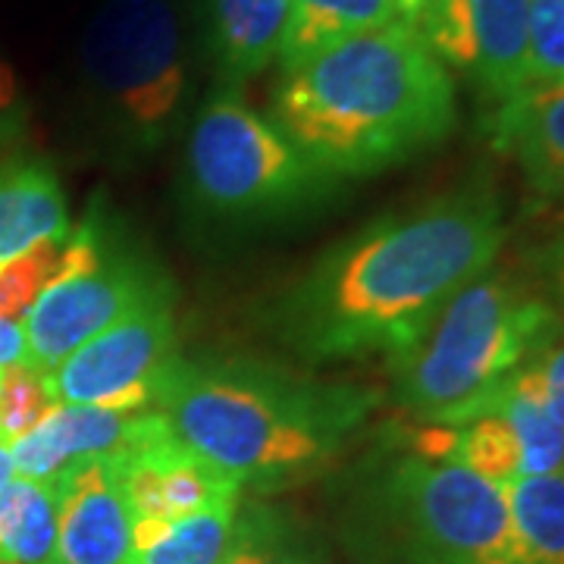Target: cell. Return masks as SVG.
<instances>
[{"label": "cell", "mask_w": 564, "mask_h": 564, "mask_svg": "<svg viewBox=\"0 0 564 564\" xmlns=\"http://www.w3.org/2000/svg\"><path fill=\"white\" fill-rule=\"evenodd\" d=\"M545 273H549L552 289H555V299H558V304H562L564 311V239L545 251Z\"/></svg>", "instance_id": "cell-31"}, {"label": "cell", "mask_w": 564, "mask_h": 564, "mask_svg": "<svg viewBox=\"0 0 564 564\" xmlns=\"http://www.w3.org/2000/svg\"><path fill=\"white\" fill-rule=\"evenodd\" d=\"M61 536L57 480L13 477L0 489V564H54Z\"/></svg>", "instance_id": "cell-18"}, {"label": "cell", "mask_w": 564, "mask_h": 564, "mask_svg": "<svg viewBox=\"0 0 564 564\" xmlns=\"http://www.w3.org/2000/svg\"><path fill=\"white\" fill-rule=\"evenodd\" d=\"M445 3L448 0H395L402 22L408 29H414L421 39H426V32L440 22Z\"/></svg>", "instance_id": "cell-29"}, {"label": "cell", "mask_w": 564, "mask_h": 564, "mask_svg": "<svg viewBox=\"0 0 564 564\" xmlns=\"http://www.w3.org/2000/svg\"><path fill=\"white\" fill-rule=\"evenodd\" d=\"M236 564H329L321 549L304 540L280 511L267 505L239 508L236 543H232Z\"/></svg>", "instance_id": "cell-23"}, {"label": "cell", "mask_w": 564, "mask_h": 564, "mask_svg": "<svg viewBox=\"0 0 564 564\" xmlns=\"http://www.w3.org/2000/svg\"><path fill=\"white\" fill-rule=\"evenodd\" d=\"M562 326L552 304L505 270H484L402 351L389 355L392 399L423 423H462Z\"/></svg>", "instance_id": "cell-5"}, {"label": "cell", "mask_w": 564, "mask_h": 564, "mask_svg": "<svg viewBox=\"0 0 564 564\" xmlns=\"http://www.w3.org/2000/svg\"><path fill=\"white\" fill-rule=\"evenodd\" d=\"M66 273V239L41 242L0 267V321L20 323L29 307Z\"/></svg>", "instance_id": "cell-24"}, {"label": "cell", "mask_w": 564, "mask_h": 564, "mask_svg": "<svg viewBox=\"0 0 564 564\" xmlns=\"http://www.w3.org/2000/svg\"><path fill=\"white\" fill-rule=\"evenodd\" d=\"M173 436L163 411H110L54 404L44 421L10 445L17 477L57 480L63 470L95 458H132Z\"/></svg>", "instance_id": "cell-10"}, {"label": "cell", "mask_w": 564, "mask_h": 564, "mask_svg": "<svg viewBox=\"0 0 564 564\" xmlns=\"http://www.w3.org/2000/svg\"><path fill=\"white\" fill-rule=\"evenodd\" d=\"M25 361V336L20 323L0 321V367Z\"/></svg>", "instance_id": "cell-30"}, {"label": "cell", "mask_w": 564, "mask_h": 564, "mask_svg": "<svg viewBox=\"0 0 564 564\" xmlns=\"http://www.w3.org/2000/svg\"><path fill=\"white\" fill-rule=\"evenodd\" d=\"M527 76H530V85L564 82V0L530 3Z\"/></svg>", "instance_id": "cell-26"}, {"label": "cell", "mask_w": 564, "mask_h": 564, "mask_svg": "<svg viewBox=\"0 0 564 564\" xmlns=\"http://www.w3.org/2000/svg\"><path fill=\"white\" fill-rule=\"evenodd\" d=\"M443 462L462 464L489 484H511L521 477V445L505 417L486 411L470 421L443 423Z\"/></svg>", "instance_id": "cell-22"}, {"label": "cell", "mask_w": 564, "mask_h": 564, "mask_svg": "<svg viewBox=\"0 0 564 564\" xmlns=\"http://www.w3.org/2000/svg\"><path fill=\"white\" fill-rule=\"evenodd\" d=\"M17 477V464H13V452H10V445L0 443V489L10 484Z\"/></svg>", "instance_id": "cell-32"}, {"label": "cell", "mask_w": 564, "mask_h": 564, "mask_svg": "<svg viewBox=\"0 0 564 564\" xmlns=\"http://www.w3.org/2000/svg\"><path fill=\"white\" fill-rule=\"evenodd\" d=\"M326 176L270 117L220 85L198 107L185 141V188L214 220H270L304 210L329 192Z\"/></svg>", "instance_id": "cell-7"}, {"label": "cell", "mask_w": 564, "mask_h": 564, "mask_svg": "<svg viewBox=\"0 0 564 564\" xmlns=\"http://www.w3.org/2000/svg\"><path fill=\"white\" fill-rule=\"evenodd\" d=\"M29 101L22 95L17 69L0 57V161L20 158V148L29 139Z\"/></svg>", "instance_id": "cell-27"}, {"label": "cell", "mask_w": 564, "mask_h": 564, "mask_svg": "<svg viewBox=\"0 0 564 564\" xmlns=\"http://www.w3.org/2000/svg\"><path fill=\"white\" fill-rule=\"evenodd\" d=\"M242 502H223L166 524H135V564H223L236 543Z\"/></svg>", "instance_id": "cell-19"}, {"label": "cell", "mask_w": 564, "mask_h": 564, "mask_svg": "<svg viewBox=\"0 0 564 564\" xmlns=\"http://www.w3.org/2000/svg\"><path fill=\"white\" fill-rule=\"evenodd\" d=\"M223 564H236V562H232V552H229V555H226V562H223Z\"/></svg>", "instance_id": "cell-33"}, {"label": "cell", "mask_w": 564, "mask_h": 564, "mask_svg": "<svg viewBox=\"0 0 564 564\" xmlns=\"http://www.w3.org/2000/svg\"><path fill=\"white\" fill-rule=\"evenodd\" d=\"M530 3L533 0H462L470 39L467 76L489 101L502 104L530 85Z\"/></svg>", "instance_id": "cell-15"}, {"label": "cell", "mask_w": 564, "mask_h": 564, "mask_svg": "<svg viewBox=\"0 0 564 564\" xmlns=\"http://www.w3.org/2000/svg\"><path fill=\"white\" fill-rule=\"evenodd\" d=\"M505 245L502 204L474 182L329 248L276 302L273 326L304 361L395 355Z\"/></svg>", "instance_id": "cell-1"}, {"label": "cell", "mask_w": 564, "mask_h": 564, "mask_svg": "<svg viewBox=\"0 0 564 564\" xmlns=\"http://www.w3.org/2000/svg\"><path fill=\"white\" fill-rule=\"evenodd\" d=\"M57 404L47 373L32 364L0 367V443L13 445L29 436Z\"/></svg>", "instance_id": "cell-25"}, {"label": "cell", "mask_w": 564, "mask_h": 564, "mask_svg": "<svg viewBox=\"0 0 564 564\" xmlns=\"http://www.w3.org/2000/svg\"><path fill=\"white\" fill-rule=\"evenodd\" d=\"M163 292L173 289L154 263L110 248L98 267L61 276L29 307L22 317L25 364L51 373L88 339Z\"/></svg>", "instance_id": "cell-9"}, {"label": "cell", "mask_w": 564, "mask_h": 564, "mask_svg": "<svg viewBox=\"0 0 564 564\" xmlns=\"http://www.w3.org/2000/svg\"><path fill=\"white\" fill-rule=\"evenodd\" d=\"M533 367L540 373L545 389V402L552 408L555 421L564 426V326L533 355Z\"/></svg>", "instance_id": "cell-28"}, {"label": "cell", "mask_w": 564, "mask_h": 564, "mask_svg": "<svg viewBox=\"0 0 564 564\" xmlns=\"http://www.w3.org/2000/svg\"><path fill=\"white\" fill-rule=\"evenodd\" d=\"M505 417L521 445V477L564 470V426L545 402V389L533 364L511 373L480 408Z\"/></svg>", "instance_id": "cell-17"}, {"label": "cell", "mask_w": 564, "mask_h": 564, "mask_svg": "<svg viewBox=\"0 0 564 564\" xmlns=\"http://www.w3.org/2000/svg\"><path fill=\"white\" fill-rule=\"evenodd\" d=\"M377 404V392L321 383L261 361H185L163 386L176 440L242 486H285L333 464Z\"/></svg>", "instance_id": "cell-3"}, {"label": "cell", "mask_w": 564, "mask_h": 564, "mask_svg": "<svg viewBox=\"0 0 564 564\" xmlns=\"http://www.w3.org/2000/svg\"><path fill=\"white\" fill-rule=\"evenodd\" d=\"M180 361L173 292H163L76 348L47 380L57 404L154 411Z\"/></svg>", "instance_id": "cell-8"}, {"label": "cell", "mask_w": 564, "mask_h": 564, "mask_svg": "<svg viewBox=\"0 0 564 564\" xmlns=\"http://www.w3.org/2000/svg\"><path fill=\"white\" fill-rule=\"evenodd\" d=\"M82 82L129 158L163 148L192 95L185 17L176 0H101L79 41Z\"/></svg>", "instance_id": "cell-6"}, {"label": "cell", "mask_w": 564, "mask_h": 564, "mask_svg": "<svg viewBox=\"0 0 564 564\" xmlns=\"http://www.w3.org/2000/svg\"><path fill=\"white\" fill-rule=\"evenodd\" d=\"M61 536L54 564H135V518L126 499L120 458L82 462L57 477Z\"/></svg>", "instance_id": "cell-11"}, {"label": "cell", "mask_w": 564, "mask_h": 564, "mask_svg": "<svg viewBox=\"0 0 564 564\" xmlns=\"http://www.w3.org/2000/svg\"><path fill=\"white\" fill-rule=\"evenodd\" d=\"M292 0H207V35L217 79L242 88L276 61Z\"/></svg>", "instance_id": "cell-16"}, {"label": "cell", "mask_w": 564, "mask_h": 564, "mask_svg": "<svg viewBox=\"0 0 564 564\" xmlns=\"http://www.w3.org/2000/svg\"><path fill=\"white\" fill-rule=\"evenodd\" d=\"M270 120L326 176H370L443 144L458 91L426 41L392 22L285 66Z\"/></svg>", "instance_id": "cell-2"}, {"label": "cell", "mask_w": 564, "mask_h": 564, "mask_svg": "<svg viewBox=\"0 0 564 564\" xmlns=\"http://www.w3.org/2000/svg\"><path fill=\"white\" fill-rule=\"evenodd\" d=\"M489 139L543 198H564V82L527 85L496 104Z\"/></svg>", "instance_id": "cell-13"}, {"label": "cell", "mask_w": 564, "mask_h": 564, "mask_svg": "<svg viewBox=\"0 0 564 564\" xmlns=\"http://www.w3.org/2000/svg\"><path fill=\"white\" fill-rule=\"evenodd\" d=\"M120 477L135 524H166L223 502H242V484L176 440L120 458Z\"/></svg>", "instance_id": "cell-12"}, {"label": "cell", "mask_w": 564, "mask_h": 564, "mask_svg": "<svg viewBox=\"0 0 564 564\" xmlns=\"http://www.w3.org/2000/svg\"><path fill=\"white\" fill-rule=\"evenodd\" d=\"M518 562L564 564V470L505 484Z\"/></svg>", "instance_id": "cell-21"}, {"label": "cell", "mask_w": 564, "mask_h": 564, "mask_svg": "<svg viewBox=\"0 0 564 564\" xmlns=\"http://www.w3.org/2000/svg\"><path fill=\"white\" fill-rule=\"evenodd\" d=\"M66 236L69 204L54 170L32 158L0 161V267Z\"/></svg>", "instance_id": "cell-14"}, {"label": "cell", "mask_w": 564, "mask_h": 564, "mask_svg": "<svg viewBox=\"0 0 564 564\" xmlns=\"http://www.w3.org/2000/svg\"><path fill=\"white\" fill-rule=\"evenodd\" d=\"M402 22L395 0H292L285 39L280 44V69L295 66L336 41Z\"/></svg>", "instance_id": "cell-20"}, {"label": "cell", "mask_w": 564, "mask_h": 564, "mask_svg": "<svg viewBox=\"0 0 564 564\" xmlns=\"http://www.w3.org/2000/svg\"><path fill=\"white\" fill-rule=\"evenodd\" d=\"M339 540L355 564H521L502 486L414 452L358 470Z\"/></svg>", "instance_id": "cell-4"}]
</instances>
